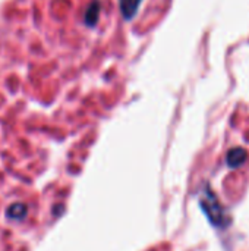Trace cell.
Returning a JSON list of instances; mask_svg holds the SVG:
<instances>
[{
	"label": "cell",
	"instance_id": "6da1fadb",
	"mask_svg": "<svg viewBox=\"0 0 249 251\" xmlns=\"http://www.w3.org/2000/svg\"><path fill=\"white\" fill-rule=\"evenodd\" d=\"M201 209L204 210V213L207 215V218L210 219V222L217 226V228H227L230 225V216L226 213V209L220 204L219 199L216 197L214 191H211L208 188V185H205L201 200H200Z\"/></svg>",
	"mask_w": 249,
	"mask_h": 251
},
{
	"label": "cell",
	"instance_id": "7a4b0ae2",
	"mask_svg": "<svg viewBox=\"0 0 249 251\" xmlns=\"http://www.w3.org/2000/svg\"><path fill=\"white\" fill-rule=\"evenodd\" d=\"M247 159H248V153L242 147H235V149L229 150L227 157H226L227 165L230 168H241L247 162Z\"/></svg>",
	"mask_w": 249,
	"mask_h": 251
},
{
	"label": "cell",
	"instance_id": "3957f363",
	"mask_svg": "<svg viewBox=\"0 0 249 251\" xmlns=\"http://www.w3.org/2000/svg\"><path fill=\"white\" fill-rule=\"evenodd\" d=\"M142 0H120V12L123 19L131 21L135 18V15L138 13V9L141 6Z\"/></svg>",
	"mask_w": 249,
	"mask_h": 251
},
{
	"label": "cell",
	"instance_id": "277c9868",
	"mask_svg": "<svg viewBox=\"0 0 249 251\" xmlns=\"http://www.w3.org/2000/svg\"><path fill=\"white\" fill-rule=\"evenodd\" d=\"M100 12H101V4L98 0H94L88 9H87V13H85V24L88 26H94L97 22H98V16H100Z\"/></svg>",
	"mask_w": 249,
	"mask_h": 251
},
{
	"label": "cell",
	"instance_id": "5b68a950",
	"mask_svg": "<svg viewBox=\"0 0 249 251\" xmlns=\"http://www.w3.org/2000/svg\"><path fill=\"white\" fill-rule=\"evenodd\" d=\"M25 213H26V210H25V209H22L21 206L18 207V204L12 206V207L9 209V216H10V218H15V219H18V218H22Z\"/></svg>",
	"mask_w": 249,
	"mask_h": 251
}]
</instances>
